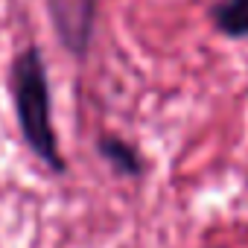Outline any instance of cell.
<instances>
[{"mask_svg":"<svg viewBox=\"0 0 248 248\" xmlns=\"http://www.w3.org/2000/svg\"><path fill=\"white\" fill-rule=\"evenodd\" d=\"M6 91L24 149L56 178L67 175V158L53 123V85L38 44L21 47L6 70Z\"/></svg>","mask_w":248,"mask_h":248,"instance_id":"cell-1","label":"cell"},{"mask_svg":"<svg viewBox=\"0 0 248 248\" xmlns=\"http://www.w3.org/2000/svg\"><path fill=\"white\" fill-rule=\"evenodd\" d=\"M44 9L59 47L76 64H85L96 41L102 0H44Z\"/></svg>","mask_w":248,"mask_h":248,"instance_id":"cell-2","label":"cell"},{"mask_svg":"<svg viewBox=\"0 0 248 248\" xmlns=\"http://www.w3.org/2000/svg\"><path fill=\"white\" fill-rule=\"evenodd\" d=\"M93 149H96V158H99L117 178L140 181V178L149 172V164H146L140 146L132 143V140H126L123 135L99 132L96 140H93Z\"/></svg>","mask_w":248,"mask_h":248,"instance_id":"cell-3","label":"cell"},{"mask_svg":"<svg viewBox=\"0 0 248 248\" xmlns=\"http://www.w3.org/2000/svg\"><path fill=\"white\" fill-rule=\"evenodd\" d=\"M207 24L228 41H248V0H213Z\"/></svg>","mask_w":248,"mask_h":248,"instance_id":"cell-4","label":"cell"},{"mask_svg":"<svg viewBox=\"0 0 248 248\" xmlns=\"http://www.w3.org/2000/svg\"><path fill=\"white\" fill-rule=\"evenodd\" d=\"M204 248H225V245H204Z\"/></svg>","mask_w":248,"mask_h":248,"instance_id":"cell-5","label":"cell"},{"mask_svg":"<svg viewBox=\"0 0 248 248\" xmlns=\"http://www.w3.org/2000/svg\"><path fill=\"white\" fill-rule=\"evenodd\" d=\"M9 3H18V0H9Z\"/></svg>","mask_w":248,"mask_h":248,"instance_id":"cell-6","label":"cell"}]
</instances>
